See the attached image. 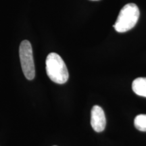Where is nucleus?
<instances>
[{"mask_svg": "<svg viewBox=\"0 0 146 146\" xmlns=\"http://www.w3.org/2000/svg\"><path fill=\"white\" fill-rule=\"evenodd\" d=\"M54 146H56V145H54Z\"/></svg>", "mask_w": 146, "mask_h": 146, "instance_id": "nucleus-8", "label": "nucleus"}, {"mask_svg": "<svg viewBox=\"0 0 146 146\" xmlns=\"http://www.w3.org/2000/svg\"><path fill=\"white\" fill-rule=\"evenodd\" d=\"M91 125L96 132H102L105 129L106 119L103 109L99 106H94L91 110Z\"/></svg>", "mask_w": 146, "mask_h": 146, "instance_id": "nucleus-4", "label": "nucleus"}, {"mask_svg": "<svg viewBox=\"0 0 146 146\" xmlns=\"http://www.w3.org/2000/svg\"><path fill=\"white\" fill-rule=\"evenodd\" d=\"M91 1H98V0H91Z\"/></svg>", "mask_w": 146, "mask_h": 146, "instance_id": "nucleus-7", "label": "nucleus"}, {"mask_svg": "<svg viewBox=\"0 0 146 146\" xmlns=\"http://www.w3.org/2000/svg\"><path fill=\"white\" fill-rule=\"evenodd\" d=\"M19 56L24 75L29 81H31L35 76V68L32 45L28 40H24L21 42L19 48Z\"/></svg>", "mask_w": 146, "mask_h": 146, "instance_id": "nucleus-3", "label": "nucleus"}, {"mask_svg": "<svg viewBox=\"0 0 146 146\" xmlns=\"http://www.w3.org/2000/svg\"><path fill=\"white\" fill-rule=\"evenodd\" d=\"M135 127L140 131L146 132V114H139L137 116L134 120Z\"/></svg>", "mask_w": 146, "mask_h": 146, "instance_id": "nucleus-6", "label": "nucleus"}, {"mask_svg": "<svg viewBox=\"0 0 146 146\" xmlns=\"http://www.w3.org/2000/svg\"><path fill=\"white\" fill-rule=\"evenodd\" d=\"M132 89L137 96L146 98V77L135 79L132 83Z\"/></svg>", "mask_w": 146, "mask_h": 146, "instance_id": "nucleus-5", "label": "nucleus"}, {"mask_svg": "<svg viewBox=\"0 0 146 146\" xmlns=\"http://www.w3.org/2000/svg\"><path fill=\"white\" fill-rule=\"evenodd\" d=\"M139 14L137 5L132 3H127L121 9L113 27L118 33L127 32L135 26L139 18Z\"/></svg>", "mask_w": 146, "mask_h": 146, "instance_id": "nucleus-2", "label": "nucleus"}, {"mask_svg": "<svg viewBox=\"0 0 146 146\" xmlns=\"http://www.w3.org/2000/svg\"><path fill=\"white\" fill-rule=\"evenodd\" d=\"M46 72L49 78L54 83L64 84L68 81V68L61 56L56 53H50L45 60Z\"/></svg>", "mask_w": 146, "mask_h": 146, "instance_id": "nucleus-1", "label": "nucleus"}]
</instances>
